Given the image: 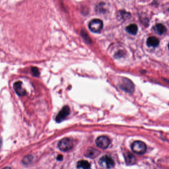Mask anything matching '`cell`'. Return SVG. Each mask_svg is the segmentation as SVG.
Returning <instances> with one entry per match:
<instances>
[{
	"mask_svg": "<svg viewBox=\"0 0 169 169\" xmlns=\"http://www.w3.org/2000/svg\"><path fill=\"white\" fill-rule=\"evenodd\" d=\"M100 152L94 148L90 147L87 150L86 156L91 158H94L96 157L99 154Z\"/></svg>",
	"mask_w": 169,
	"mask_h": 169,
	"instance_id": "obj_10",
	"label": "cell"
},
{
	"mask_svg": "<svg viewBox=\"0 0 169 169\" xmlns=\"http://www.w3.org/2000/svg\"><path fill=\"white\" fill-rule=\"evenodd\" d=\"M31 160H32V157L31 156H26L23 159V163L25 164H28L31 162Z\"/></svg>",
	"mask_w": 169,
	"mask_h": 169,
	"instance_id": "obj_17",
	"label": "cell"
},
{
	"mask_svg": "<svg viewBox=\"0 0 169 169\" xmlns=\"http://www.w3.org/2000/svg\"><path fill=\"white\" fill-rule=\"evenodd\" d=\"M31 70H32L33 75H34V76L38 77L40 75V72H39L38 69L37 67H32Z\"/></svg>",
	"mask_w": 169,
	"mask_h": 169,
	"instance_id": "obj_16",
	"label": "cell"
},
{
	"mask_svg": "<svg viewBox=\"0 0 169 169\" xmlns=\"http://www.w3.org/2000/svg\"><path fill=\"white\" fill-rule=\"evenodd\" d=\"M10 169V168H8V167H6V168H4V169Z\"/></svg>",
	"mask_w": 169,
	"mask_h": 169,
	"instance_id": "obj_19",
	"label": "cell"
},
{
	"mask_svg": "<svg viewBox=\"0 0 169 169\" xmlns=\"http://www.w3.org/2000/svg\"><path fill=\"white\" fill-rule=\"evenodd\" d=\"M62 159H63V156L61 155H59L57 156V159L59 161H61V160H62Z\"/></svg>",
	"mask_w": 169,
	"mask_h": 169,
	"instance_id": "obj_18",
	"label": "cell"
},
{
	"mask_svg": "<svg viewBox=\"0 0 169 169\" xmlns=\"http://www.w3.org/2000/svg\"><path fill=\"white\" fill-rule=\"evenodd\" d=\"M159 40L155 37H150L147 40V45L149 47H156L159 44Z\"/></svg>",
	"mask_w": 169,
	"mask_h": 169,
	"instance_id": "obj_12",
	"label": "cell"
},
{
	"mask_svg": "<svg viewBox=\"0 0 169 169\" xmlns=\"http://www.w3.org/2000/svg\"><path fill=\"white\" fill-rule=\"evenodd\" d=\"M132 150L137 154H143L146 152L147 147L145 142L140 140H137L132 143L131 146Z\"/></svg>",
	"mask_w": 169,
	"mask_h": 169,
	"instance_id": "obj_1",
	"label": "cell"
},
{
	"mask_svg": "<svg viewBox=\"0 0 169 169\" xmlns=\"http://www.w3.org/2000/svg\"><path fill=\"white\" fill-rule=\"evenodd\" d=\"M77 167L81 169H89L91 164L87 161L81 160L77 163Z\"/></svg>",
	"mask_w": 169,
	"mask_h": 169,
	"instance_id": "obj_14",
	"label": "cell"
},
{
	"mask_svg": "<svg viewBox=\"0 0 169 169\" xmlns=\"http://www.w3.org/2000/svg\"><path fill=\"white\" fill-rule=\"evenodd\" d=\"M119 15L123 20H127L131 17L130 13L124 10L119 11Z\"/></svg>",
	"mask_w": 169,
	"mask_h": 169,
	"instance_id": "obj_15",
	"label": "cell"
},
{
	"mask_svg": "<svg viewBox=\"0 0 169 169\" xmlns=\"http://www.w3.org/2000/svg\"><path fill=\"white\" fill-rule=\"evenodd\" d=\"M70 108L68 106H64L57 114L55 120L57 123L61 122L67 117V116L70 113Z\"/></svg>",
	"mask_w": 169,
	"mask_h": 169,
	"instance_id": "obj_7",
	"label": "cell"
},
{
	"mask_svg": "<svg viewBox=\"0 0 169 169\" xmlns=\"http://www.w3.org/2000/svg\"><path fill=\"white\" fill-rule=\"evenodd\" d=\"M99 164L104 169H111L114 167V161L110 156L105 155L99 159Z\"/></svg>",
	"mask_w": 169,
	"mask_h": 169,
	"instance_id": "obj_5",
	"label": "cell"
},
{
	"mask_svg": "<svg viewBox=\"0 0 169 169\" xmlns=\"http://www.w3.org/2000/svg\"><path fill=\"white\" fill-rule=\"evenodd\" d=\"M121 89H123L127 93H133L135 91V86L133 83L130 80L126 78H123L120 85Z\"/></svg>",
	"mask_w": 169,
	"mask_h": 169,
	"instance_id": "obj_2",
	"label": "cell"
},
{
	"mask_svg": "<svg viewBox=\"0 0 169 169\" xmlns=\"http://www.w3.org/2000/svg\"><path fill=\"white\" fill-rule=\"evenodd\" d=\"M58 147L62 151H68L73 148V142L70 138H64L59 142Z\"/></svg>",
	"mask_w": 169,
	"mask_h": 169,
	"instance_id": "obj_4",
	"label": "cell"
},
{
	"mask_svg": "<svg viewBox=\"0 0 169 169\" xmlns=\"http://www.w3.org/2000/svg\"><path fill=\"white\" fill-rule=\"evenodd\" d=\"M153 29L155 32L159 35H162L164 34L167 31L165 26L161 23H158L153 27Z\"/></svg>",
	"mask_w": 169,
	"mask_h": 169,
	"instance_id": "obj_11",
	"label": "cell"
},
{
	"mask_svg": "<svg viewBox=\"0 0 169 169\" xmlns=\"http://www.w3.org/2000/svg\"><path fill=\"white\" fill-rule=\"evenodd\" d=\"M22 83L21 81H17L13 85V89L15 92L18 96H24L26 95V91L22 87Z\"/></svg>",
	"mask_w": 169,
	"mask_h": 169,
	"instance_id": "obj_8",
	"label": "cell"
},
{
	"mask_svg": "<svg viewBox=\"0 0 169 169\" xmlns=\"http://www.w3.org/2000/svg\"><path fill=\"white\" fill-rule=\"evenodd\" d=\"M96 145L99 148L105 149L108 148L110 143V140L106 136H100L97 138L96 141Z\"/></svg>",
	"mask_w": 169,
	"mask_h": 169,
	"instance_id": "obj_6",
	"label": "cell"
},
{
	"mask_svg": "<svg viewBox=\"0 0 169 169\" xmlns=\"http://www.w3.org/2000/svg\"><path fill=\"white\" fill-rule=\"evenodd\" d=\"M126 31L128 33L130 34L135 35L137 34L138 31V27L137 25L135 24H132L129 25L128 26H127L126 27Z\"/></svg>",
	"mask_w": 169,
	"mask_h": 169,
	"instance_id": "obj_13",
	"label": "cell"
},
{
	"mask_svg": "<svg viewBox=\"0 0 169 169\" xmlns=\"http://www.w3.org/2000/svg\"><path fill=\"white\" fill-rule=\"evenodd\" d=\"M124 157L127 165L131 166L135 164L137 161L136 158L132 153L127 152L124 154Z\"/></svg>",
	"mask_w": 169,
	"mask_h": 169,
	"instance_id": "obj_9",
	"label": "cell"
},
{
	"mask_svg": "<svg viewBox=\"0 0 169 169\" xmlns=\"http://www.w3.org/2000/svg\"><path fill=\"white\" fill-rule=\"evenodd\" d=\"M103 23L101 20L94 19L90 21L89 24V30L94 33H99L103 29Z\"/></svg>",
	"mask_w": 169,
	"mask_h": 169,
	"instance_id": "obj_3",
	"label": "cell"
},
{
	"mask_svg": "<svg viewBox=\"0 0 169 169\" xmlns=\"http://www.w3.org/2000/svg\"><path fill=\"white\" fill-rule=\"evenodd\" d=\"M168 47H169V45H168Z\"/></svg>",
	"mask_w": 169,
	"mask_h": 169,
	"instance_id": "obj_20",
	"label": "cell"
}]
</instances>
